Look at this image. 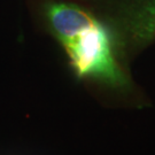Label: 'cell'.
Segmentation results:
<instances>
[{
	"label": "cell",
	"instance_id": "cell-1",
	"mask_svg": "<svg viewBox=\"0 0 155 155\" xmlns=\"http://www.w3.org/2000/svg\"><path fill=\"white\" fill-rule=\"evenodd\" d=\"M78 77L98 79L111 87L127 84L117 62L108 30L97 22L62 43Z\"/></svg>",
	"mask_w": 155,
	"mask_h": 155
},
{
	"label": "cell",
	"instance_id": "cell-2",
	"mask_svg": "<svg viewBox=\"0 0 155 155\" xmlns=\"http://www.w3.org/2000/svg\"><path fill=\"white\" fill-rule=\"evenodd\" d=\"M45 15L52 32L61 44L98 22L89 12L69 2H48L45 6Z\"/></svg>",
	"mask_w": 155,
	"mask_h": 155
},
{
	"label": "cell",
	"instance_id": "cell-3",
	"mask_svg": "<svg viewBox=\"0 0 155 155\" xmlns=\"http://www.w3.org/2000/svg\"><path fill=\"white\" fill-rule=\"evenodd\" d=\"M123 27L134 44L155 40V0H138L130 6L123 16Z\"/></svg>",
	"mask_w": 155,
	"mask_h": 155
}]
</instances>
